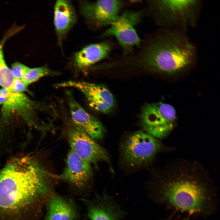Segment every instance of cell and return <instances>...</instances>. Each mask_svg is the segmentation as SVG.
I'll list each match as a JSON object with an SVG mask.
<instances>
[{
	"label": "cell",
	"instance_id": "6",
	"mask_svg": "<svg viewBox=\"0 0 220 220\" xmlns=\"http://www.w3.org/2000/svg\"><path fill=\"white\" fill-rule=\"evenodd\" d=\"M161 146L158 139L147 133L138 131L126 138L121 145L124 161L132 166H138L151 160Z\"/></svg>",
	"mask_w": 220,
	"mask_h": 220
},
{
	"label": "cell",
	"instance_id": "10",
	"mask_svg": "<svg viewBox=\"0 0 220 220\" xmlns=\"http://www.w3.org/2000/svg\"><path fill=\"white\" fill-rule=\"evenodd\" d=\"M56 88L72 87L80 90L85 95L90 107L104 113L110 112L114 107L113 95L103 85L84 81H68L56 84Z\"/></svg>",
	"mask_w": 220,
	"mask_h": 220
},
{
	"label": "cell",
	"instance_id": "17",
	"mask_svg": "<svg viewBox=\"0 0 220 220\" xmlns=\"http://www.w3.org/2000/svg\"><path fill=\"white\" fill-rule=\"evenodd\" d=\"M58 74V72L51 70L46 66L30 68L21 79L28 86L43 77L54 75Z\"/></svg>",
	"mask_w": 220,
	"mask_h": 220
},
{
	"label": "cell",
	"instance_id": "15",
	"mask_svg": "<svg viewBox=\"0 0 220 220\" xmlns=\"http://www.w3.org/2000/svg\"><path fill=\"white\" fill-rule=\"evenodd\" d=\"M112 49V45L107 42L88 45L74 54V63L79 68L85 69L107 57Z\"/></svg>",
	"mask_w": 220,
	"mask_h": 220
},
{
	"label": "cell",
	"instance_id": "3",
	"mask_svg": "<svg viewBox=\"0 0 220 220\" xmlns=\"http://www.w3.org/2000/svg\"><path fill=\"white\" fill-rule=\"evenodd\" d=\"M140 56L151 69L173 75L192 67L197 59L198 50L187 33L160 28L149 38Z\"/></svg>",
	"mask_w": 220,
	"mask_h": 220
},
{
	"label": "cell",
	"instance_id": "1",
	"mask_svg": "<svg viewBox=\"0 0 220 220\" xmlns=\"http://www.w3.org/2000/svg\"><path fill=\"white\" fill-rule=\"evenodd\" d=\"M53 178L29 156L8 162L0 171V220H38L54 193Z\"/></svg>",
	"mask_w": 220,
	"mask_h": 220
},
{
	"label": "cell",
	"instance_id": "20",
	"mask_svg": "<svg viewBox=\"0 0 220 220\" xmlns=\"http://www.w3.org/2000/svg\"><path fill=\"white\" fill-rule=\"evenodd\" d=\"M27 86L21 79H15L11 91L16 93H21L27 90Z\"/></svg>",
	"mask_w": 220,
	"mask_h": 220
},
{
	"label": "cell",
	"instance_id": "21",
	"mask_svg": "<svg viewBox=\"0 0 220 220\" xmlns=\"http://www.w3.org/2000/svg\"><path fill=\"white\" fill-rule=\"evenodd\" d=\"M7 97L0 94V105H3L7 100Z\"/></svg>",
	"mask_w": 220,
	"mask_h": 220
},
{
	"label": "cell",
	"instance_id": "13",
	"mask_svg": "<svg viewBox=\"0 0 220 220\" xmlns=\"http://www.w3.org/2000/svg\"><path fill=\"white\" fill-rule=\"evenodd\" d=\"M68 103L73 122L94 140L102 138L105 129L102 123L87 112L71 97H69Z\"/></svg>",
	"mask_w": 220,
	"mask_h": 220
},
{
	"label": "cell",
	"instance_id": "5",
	"mask_svg": "<svg viewBox=\"0 0 220 220\" xmlns=\"http://www.w3.org/2000/svg\"><path fill=\"white\" fill-rule=\"evenodd\" d=\"M140 119L145 132L157 139H163L173 129L176 113L174 108L168 103H148L142 108Z\"/></svg>",
	"mask_w": 220,
	"mask_h": 220
},
{
	"label": "cell",
	"instance_id": "11",
	"mask_svg": "<svg viewBox=\"0 0 220 220\" xmlns=\"http://www.w3.org/2000/svg\"><path fill=\"white\" fill-rule=\"evenodd\" d=\"M91 164L71 149L68 154L66 165L59 178L78 189L85 187L92 175Z\"/></svg>",
	"mask_w": 220,
	"mask_h": 220
},
{
	"label": "cell",
	"instance_id": "18",
	"mask_svg": "<svg viewBox=\"0 0 220 220\" xmlns=\"http://www.w3.org/2000/svg\"><path fill=\"white\" fill-rule=\"evenodd\" d=\"M12 35L10 32H8L0 42V79L7 76L11 73L4 58L3 48L6 40Z\"/></svg>",
	"mask_w": 220,
	"mask_h": 220
},
{
	"label": "cell",
	"instance_id": "7",
	"mask_svg": "<svg viewBox=\"0 0 220 220\" xmlns=\"http://www.w3.org/2000/svg\"><path fill=\"white\" fill-rule=\"evenodd\" d=\"M141 17V11H126L104 32L102 36L115 37L124 53H127L141 43V39L135 27Z\"/></svg>",
	"mask_w": 220,
	"mask_h": 220
},
{
	"label": "cell",
	"instance_id": "9",
	"mask_svg": "<svg viewBox=\"0 0 220 220\" xmlns=\"http://www.w3.org/2000/svg\"><path fill=\"white\" fill-rule=\"evenodd\" d=\"M119 0H99L91 2L81 1L79 3L81 14L90 23L96 27L111 25L119 16L123 6Z\"/></svg>",
	"mask_w": 220,
	"mask_h": 220
},
{
	"label": "cell",
	"instance_id": "2",
	"mask_svg": "<svg viewBox=\"0 0 220 220\" xmlns=\"http://www.w3.org/2000/svg\"><path fill=\"white\" fill-rule=\"evenodd\" d=\"M175 169L156 179L147 193L150 199L191 218H207L215 214L218 193L210 178L193 164Z\"/></svg>",
	"mask_w": 220,
	"mask_h": 220
},
{
	"label": "cell",
	"instance_id": "22",
	"mask_svg": "<svg viewBox=\"0 0 220 220\" xmlns=\"http://www.w3.org/2000/svg\"><path fill=\"white\" fill-rule=\"evenodd\" d=\"M160 220H178L177 219L173 217L172 216H169L167 217L164 218Z\"/></svg>",
	"mask_w": 220,
	"mask_h": 220
},
{
	"label": "cell",
	"instance_id": "16",
	"mask_svg": "<svg viewBox=\"0 0 220 220\" xmlns=\"http://www.w3.org/2000/svg\"><path fill=\"white\" fill-rule=\"evenodd\" d=\"M46 220H74L77 213L71 201L54 193L47 200Z\"/></svg>",
	"mask_w": 220,
	"mask_h": 220
},
{
	"label": "cell",
	"instance_id": "12",
	"mask_svg": "<svg viewBox=\"0 0 220 220\" xmlns=\"http://www.w3.org/2000/svg\"><path fill=\"white\" fill-rule=\"evenodd\" d=\"M125 213L112 197L106 193L91 202L88 215L91 220H122Z\"/></svg>",
	"mask_w": 220,
	"mask_h": 220
},
{
	"label": "cell",
	"instance_id": "19",
	"mask_svg": "<svg viewBox=\"0 0 220 220\" xmlns=\"http://www.w3.org/2000/svg\"><path fill=\"white\" fill-rule=\"evenodd\" d=\"M30 68L27 66L17 62L12 64L10 69L14 79H22Z\"/></svg>",
	"mask_w": 220,
	"mask_h": 220
},
{
	"label": "cell",
	"instance_id": "4",
	"mask_svg": "<svg viewBox=\"0 0 220 220\" xmlns=\"http://www.w3.org/2000/svg\"><path fill=\"white\" fill-rule=\"evenodd\" d=\"M151 15L160 28L185 33L198 25L203 2L200 0L150 1Z\"/></svg>",
	"mask_w": 220,
	"mask_h": 220
},
{
	"label": "cell",
	"instance_id": "8",
	"mask_svg": "<svg viewBox=\"0 0 220 220\" xmlns=\"http://www.w3.org/2000/svg\"><path fill=\"white\" fill-rule=\"evenodd\" d=\"M67 134L71 150L90 164L108 161L105 150L73 122L68 126Z\"/></svg>",
	"mask_w": 220,
	"mask_h": 220
},
{
	"label": "cell",
	"instance_id": "14",
	"mask_svg": "<svg viewBox=\"0 0 220 220\" xmlns=\"http://www.w3.org/2000/svg\"><path fill=\"white\" fill-rule=\"evenodd\" d=\"M77 18L75 10L70 1L58 0L56 1L53 22L58 45L61 47H62L64 37L75 24Z\"/></svg>",
	"mask_w": 220,
	"mask_h": 220
}]
</instances>
